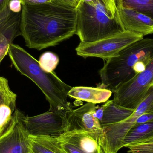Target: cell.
I'll list each match as a JSON object with an SVG mask.
<instances>
[{
  "label": "cell",
  "instance_id": "8",
  "mask_svg": "<svg viewBox=\"0 0 153 153\" xmlns=\"http://www.w3.org/2000/svg\"><path fill=\"white\" fill-rule=\"evenodd\" d=\"M68 113L49 109L37 116H25L24 124L27 132L30 136H33L58 137L69 131Z\"/></svg>",
  "mask_w": 153,
  "mask_h": 153
},
{
  "label": "cell",
  "instance_id": "27",
  "mask_svg": "<svg viewBox=\"0 0 153 153\" xmlns=\"http://www.w3.org/2000/svg\"><path fill=\"white\" fill-rule=\"evenodd\" d=\"M153 143V140H152V141H151V142H150V143Z\"/></svg>",
  "mask_w": 153,
  "mask_h": 153
},
{
  "label": "cell",
  "instance_id": "5",
  "mask_svg": "<svg viewBox=\"0 0 153 153\" xmlns=\"http://www.w3.org/2000/svg\"><path fill=\"white\" fill-rule=\"evenodd\" d=\"M143 36L131 31H123L106 38L91 42H81L76 48L77 55L108 60L131 44L143 39Z\"/></svg>",
  "mask_w": 153,
  "mask_h": 153
},
{
  "label": "cell",
  "instance_id": "22",
  "mask_svg": "<svg viewBox=\"0 0 153 153\" xmlns=\"http://www.w3.org/2000/svg\"><path fill=\"white\" fill-rule=\"evenodd\" d=\"M153 121V110H152L147 111L139 116L137 119L135 126Z\"/></svg>",
  "mask_w": 153,
  "mask_h": 153
},
{
  "label": "cell",
  "instance_id": "4",
  "mask_svg": "<svg viewBox=\"0 0 153 153\" xmlns=\"http://www.w3.org/2000/svg\"><path fill=\"white\" fill-rule=\"evenodd\" d=\"M153 57V38L143 39L128 46L118 55L107 60L99 71L101 83L98 87L113 92L120 85L136 76V65L140 62L149 63Z\"/></svg>",
  "mask_w": 153,
  "mask_h": 153
},
{
  "label": "cell",
  "instance_id": "15",
  "mask_svg": "<svg viewBox=\"0 0 153 153\" xmlns=\"http://www.w3.org/2000/svg\"><path fill=\"white\" fill-rule=\"evenodd\" d=\"M102 108V116L100 124L102 128L121 122L131 116L135 110L121 107L113 100L108 101Z\"/></svg>",
  "mask_w": 153,
  "mask_h": 153
},
{
  "label": "cell",
  "instance_id": "3",
  "mask_svg": "<svg viewBox=\"0 0 153 153\" xmlns=\"http://www.w3.org/2000/svg\"><path fill=\"white\" fill-rule=\"evenodd\" d=\"M76 32L81 42H95L124 31L115 0H79Z\"/></svg>",
  "mask_w": 153,
  "mask_h": 153
},
{
  "label": "cell",
  "instance_id": "2",
  "mask_svg": "<svg viewBox=\"0 0 153 153\" xmlns=\"http://www.w3.org/2000/svg\"><path fill=\"white\" fill-rule=\"evenodd\" d=\"M8 54L15 69L33 81L43 92L50 104V109L65 114L73 109L67 99L72 87L54 73L44 71L38 61L18 45L12 43Z\"/></svg>",
  "mask_w": 153,
  "mask_h": 153
},
{
  "label": "cell",
  "instance_id": "26",
  "mask_svg": "<svg viewBox=\"0 0 153 153\" xmlns=\"http://www.w3.org/2000/svg\"><path fill=\"white\" fill-rule=\"evenodd\" d=\"M11 0H0V13L8 6Z\"/></svg>",
  "mask_w": 153,
  "mask_h": 153
},
{
  "label": "cell",
  "instance_id": "1",
  "mask_svg": "<svg viewBox=\"0 0 153 153\" xmlns=\"http://www.w3.org/2000/svg\"><path fill=\"white\" fill-rule=\"evenodd\" d=\"M76 21L75 7L55 2L22 5L21 36L29 48L42 50L76 35Z\"/></svg>",
  "mask_w": 153,
  "mask_h": 153
},
{
  "label": "cell",
  "instance_id": "17",
  "mask_svg": "<svg viewBox=\"0 0 153 153\" xmlns=\"http://www.w3.org/2000/svg\"><path fill=\"white\" fill-rule=\"evenodd\" d=\"M32 153H67L61 147L58 137L29 135Z\"/></svg>",
  "mask_w": 153,
  "mask_h": 153
},
{
  "label": "cell",
  "instance_id": "11",
  "mask_svg": "<svg viewBox=\"0 0 153 153\" xmlns=\"http://www.w3.org/2000/svg\"><path fill=\"white\" fill-rule=\"evenodd\" d=\"M97 108L95 104L87 102L80 108L68 112L69 131L84 130L104 135L103 128L96 117Z\"/></svg>",
  "mask_w": 153,
  "mask_h": 153
},
{
  "label": "cell",
  "instance_id": "7",
  "mask_svg": "<svg viewBox=\"0 0 153 153\" xmlns=\"http://www.w3.org/2000/svg\"><path fill=\"white\" fill-rule=\"evenodd\" d=\"M152 110H153V85L131 116L121 122L102 128L105 135V152L107 153H117L123 147L124 139L129 130L135 125L137 118Z\"/></svg>",
  "mask_w": 153,
  "mask_h": 153
},
{
  "label": "cell",
  "instance_id": "12",
  "mask_svg": "<svg viewBox=\"0 0 153 153\" xmlns=\"http://www.w3.org/2000/svg\"><path fill=\"white\" fill-rule=\"evenodd\" d=\"M120 23L124 31L142 36L153 34V20L132 9L117 6Z\"/></svg>",
  "mask_w": 153,
  "mask_h": 153
},
{
  "label": "cell",
  "instance_id": "16",
  "mask_svg": "<svg viewBox=\"0 0 153 153\" xmlns=\"http://www.w3.org/2000/svg\"><path fill=\"white\" fill-rule=\"evenodd\" d=\"M153 140V121L134 126L128 133L123 147L140 143H149Z\"/></svg>",
  "mask_w": 153,
  "mask_h": 153
},
{
  "label": "cell",
  "instance_id": "14",
  "mask_svg": "<svg viewBox=\"0 0 153 153\" xmlns=\"http://www.w3.org/2000/svg\"><path fill=\"white\" fill-rule=\"evenodd\" d=\"M112 94L111 90L101 87L76 86L72 87L68 96L73 99L94 104L106 102Z\"/></svg>",
  "mask_w": 153,
  "mask_h": 153
},
{
  "label": "cell",
  "instance_id": "25",
  "mask_svg": "<svg viewBox=\"0 0 153 153\" xmlns=\"http://www.w3.org/2000/svg\"><path fill=\"white\" fill-rule=\"evenodd\" d=\"M79 0H54V2L64 5L76 8Z\"/></svg>",
  "mask_w": 153,
  "mask_h": 153
},
{
  "label": "cell",
  "instance_id": "20",
  "mask_svg": "<svg viewBox=\"0 0 153 153\" xmlns=\"http://www.w3.org/2000/svg\"><path fill=\"white\" fill-rule=\"evenodd\" d=\"M59 62V58L56 54L46 52L39 57V63L41 68L46 72H53Z\"/></svg>",
  "mask_w": 153,
  "mask_h": 153
},
{
  "label": "cell",
  "instance_id": "19",
  "mask_svg": "<svg viewBox=\"0 0 153 153\" xmlns=\"http://www.w3.org/2000/svg\"><path fill=\"white\" fill-rule=\"evenodd\" d=\"M21 14L19 13L12 11L9 7V4L0 13V33L20 22Z\"/></svg>",
  "mask_w": 153,
  "mask_h": 153
},
{
  "label": "cell",
  "instance_id": "21",
  "mask_svg": "<svg viewBox=\"0 0 153 153\" xmlns=\"http://www.w3.org/2000/svg\"><path fill=\"white\" fill-rule=\"evenodd\" d=\"M128 153H153V143L137 144L128 146Z\"/></svg>",
  "mask_w": 153,
  "mask_h": 153
},
{
  "label": "cell",
  "instance_id": "9",
  "mask_svg": "<svg viewBox=\"0 0 153 153\" xmlns=\"http://www.w3.org/2000/svg\"><path fill=\"white\" fill-rule=\"evenodd\" d=\"M25 116L16 109L8 127L0 136V153H32Z\"/></svg>",
  "mask_w": 153,
  "mask_h": 153
},
{
  "label": "cell",
  "instance_id": "6",
  "mask_svg": "<svg viewBox=\"0 0 153 153\" xmlns=\"http://www.w3.org/2000/svg\"><path fill=\"white\" fill-rule=\"evenodd\" d=\"M153 85V57L143 73L115 89L113 100L121 107L135 110Z\"/></svg>",
  "mask_w": 153,
  "mask_h": 153
},
{
  "label": "cell",
  "instance_id": "13",
  "mask_svg": "<svg viewBox=\"0 0 153 153\" xmlns=\"http://www.w3.org/2000/svg\"><path fill=\"white\" fill-rule=\"evenodd\" d=\"M17 97L10 88L8 80L0 76V136L8 127L17 109Z\"/></svg>",
  "mask_w": 153,
  "mask_h": 153
},
{
  "label": "cell",
  "instance_id": "18",
  "mask_svg": "<svg viewBox=\"0 0 153 153\" xmlns=\"http://www.w3.org/2000/svg\"><path fill=\"white\" fill-rule=\"evenodd\" d=\"M117 6L137 11L153 20V0H115Z\"/></svg>",
  "mask_w": 153,
  "mask_h": 153
},
{
  "label": "cell",
  "instance_id": "10",
  "mask_svg": "<svg viewBox=\"0 0 153 153\" xmlns=\"http://www.w3.org/2000/svg\"><path fill=\"white\" fill-rule=\"evenodd\" d=\"M61 147L67 153H107L104 135L84 130L68 131L58 137Z\"/></svg>",
  "mask_w": 153,
  "mask_h": 153
},
{
  "label": "cell",
  "instance_id": "23",
  "mask_svg": "<svg viewBox=\"0 0 153 153\" xmlns=\"http://www.w3.org/2000/svg\"><path fill=\"white\" fill-rule=\"evenodd\" d=\"M22 5H39L54 2V0H19Z\"/></svg>",
  "mask_w": 153,
  "mask_h": 153
},
{
  "label": "cell",
  "instance_id": "24",
  "mask_svg": "<svg viewBox=\"0 0 153 153\" xmlns=\"http://www.w3.org/2000/svg\"><path fill=\"white\" fill-rule=\"evenodd\" d=\"M9 7L12 11L19 13L21 12L22 4L19 0H11L9 4Z\"/></svg>",
  "mask_w": 153,
  "mask_h": 153
}]
</instances>
